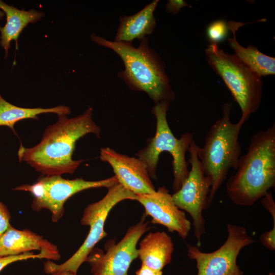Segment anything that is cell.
<instances>
[{"label": "cell", "mask_w": 275, "mask_h": 275, "mask_svg": "<svg viewBox=\"0 0 275 275\" xmlns=\"http://www.w3.org/2000/svg\"><path fill=\"white\" fill-rule=\"evenodd\" d=\"M93 110L89 107L82 114L72 118L66 115H58V121L45 129L38 144L31 148L20 145L18 150L19 161L46 175L73 174L83 161L72 158L76 141L88 133L100 137V128L92 119Z\"/></svg>", "instance_id": "cell-1"}, {"label": "cell", "mask_w": 275, "mask_h": 275, "mask_svg": "<svg viewBox=\"0 0 275 275\" xmlns=\"http://www.w3.org/2000/svg\"><path fill=\"white\" fill-rule=\"evenodd\" d=\"M275 185V124L255 133L238 168L226 184L229 198L250 206Z\"/></svg>", "instance_id": "cell-2"}, {"label": "cell", "mask_w": 275, "mask_h": 275, "mask_svg": "<svg viewBox=\"0 0 275 275\" xmlns=\"http://www.w3.org/2000/svg\"><path fill=\"white\" fill-rule=\"evenodd\" d=\"M91 39L120 57L124 69L118 76L130 88L146 93L155 104L174 99L175 93L166 73V65L156 51L149 47L147 37L141 40L138 47L132 43L112 41L95 34L91 35Z\"/></svg>", "instance_id": "cell-3"}, {"label": "cell", "mask_w": 275, "mask_h": 275, "mask_svg": "<svg viewBox=\"0 0 275 275\" xmlns=\"http://www.w3.org/2000/svg\"><path fill=\"white\" fill-rule=\"evenodd\" d=\"M232 105L224 103L223 116L211 126L206 133L203 146L199 148L198 156L204 173L211 181L210 202L227 178L231 169L237 170L241 153L238 141L243 124L240 119L237 123L230 120Z\"/></svg>", "instance_id": "cell-4"}, {"label": "cell", "mask_w": 275, "mask_h": 275, "mask_svg": "<svg viewBox=\"0 0 275 275\" xmlns=\"http://www.w3.org/2000/svg\"><path fill=\"white\" fill-rule=\"evenodd\" d=\"M205 52L208 64L222 79L239 105L240 119L246 122L260 106L263 86L261 77L216 43L209 44Z\"/></svg>", "instance_id": "cell-5"}, {"label": "cell", "mask_w": 275, "mask_h": 275, "mask_svg": "<svg viewBox=\"0 0 275 275\" xmlns=\"http://www.w3.org/2000/svg\"><path fill=\"white\" fill-rule=\"evenodd\" d=\"M170 103V101H162L155 104L152 110L156 119L155 135L149 139L147 145L136 155L146 165L149 176L155 179L159 156L163 152H169L173 158V188L176 192L188 174L189 163L186 160L185 153L193 140V134L187 132L183 133L179 139L174 136L167 119Z\"/></svg>", "instance_id": "cell-6"}, {"label": "cell", "mask_w": 275, "mask_h": 275, "mask_svg": "<svg viewBox=\"0 0 275 275\" xmlns=\"http://www.w3.org/2000/svg\"><path fill=\"white\" fill-rule=\"evenodd\" d=\"M136 195L124 188L119 182L108 188L105 196L99 201L91 203L85 209L80 223L89 226V233L78 250L63 263L58 264L47 260L44 264L46 273L69 271L76 273L81 264L95 245L107 236L104 225L112 209L119 202L125 200H136Z\"/></svg>", "instance_id": "cell-7"}, {"label": "cell", "mask_w": 275, "mask_h": 275, "mask_svg": "<svg viewBox=\"0 0 275 275\" xmlns=\"http://www.w3.org/2000/svg\"><path fill=\"white\" fill-rule=\"evenodd\" d=\"M118 182L115 175L98 181H87L82 178L66 179L61 175H46L40 177L33 184L17 186L15 190L31 193L34 197L32 208L36 211L48 210L51 220L57 222L64 213L66 201L75 194L85 189L105 187L109 188Z\"/></svg>", "instance_id": "cell-8"}, {"label": "cell", "mask_w": 275, "mask_h": 275, "mask_svg": "<svg viewBox=\"0 0 275 275\" xmlns=\"http://www.w3.org/2000/svg\"><path fill=\"white\" fill-rule=\"evenodd\" d=\"M199 148L193 140L188 149L190 157L188 162L191 165L190 171L180 188L172 195L175 205L188 212L192 218L198 248L201 246L202 235L206 233L202 212L211 204L209 199L211 181L205 176L198 158Z\"/></svg>", "instance_id": "cell-9"}, {"label": "cell", "mask_w": 275, "mask_h": 275, "mask_svg": "<svg viewBox=\"0 0 275 275\" xmlns=\"http://www.w3.org/2000/svg\"><path fill=\"white\" fill-rule=\"evenodd\" d=\"M141 220L128 229L123 238L118 243L110 240L105 244L104 253L99 248H94L86 261L91 266L93 275H128L131 262L139 256L136 245L142 236L150 227Z\"/></svg>", "instance_id": "cell-10"}, {"label": "cell", "mask_w": 275, "mask_h": 275, "mask_svg": "<svg viewBox=\"0 0 275 275\" xmlns=\"http://www.w3.org/2000/svg\"><path fill=\"white\" fill-rule=\"evenodd\" d=\"M227 228L226 241L214 252H202L198 247L187 244L188 257L196 261L197 275L243 274L236 262L238 255L255 240L242 226L229 224Z\"/></svg>", "instance_id": "cell-11"}, {"label": "cell", "mask_w": 275, "mask_h": 275, "mask_svg": "<svg viewBox=\"0 0 275 275\" xmlns=\"http://www.w3.org/2000/svg\"><path fill=\"white\" fill-rule=\"evenodd\" d=\"M136 198L144 207L145 215L151 217L152 224L162 225L170 232H176L183 239L187 237L191 223L164 186L151 193L136 195Z\"/></svg>", "instance_id": "cell-12"}, {"label": "cell", "mask_w": 275, "mask_h": 275, "mask_svg": "<svg viewBox=\"0 0 275 275\" xmlns=\"http://www.w3.org/2000/svg\"><path fill=\"white\" fill-rule=\"evenodd\" d=\"M100 159L111 166L118 182L135 195L156 190L146 165L139 158L129 157L106 147L101 149Z\"/></svg>", "instance_id": "cell-13"}, {"label": "cell", "mask_w": 275, "mask_h": 275, "mask_svg": "<svg viewBox=\"0 0 275 275\" xmlns=\"http://www.w3.org/2000/svg\"><path fill=\"white\" fill-rule=\"evenodd\" d=\"M34 250L45 253L50 260L60 258L56 245L28 229L19 230L10 225L0 237V257L18 255Z\"/></svg>", "instance_id": "cell-14"}, {"label": "cell", "mask_w": 275, "mask_h": 275, "mask_svg": "<svg viewBox=\"0 0 275 275\" xmlns=\"http://www.w3.org/2000/svg\"><path fill=\"white\" fill-rule=\"evenodd\" d=\"M158 3V0L153 1L138 13L121 17L114 41L132 43L152 34L156 26L154 13Z\"/></svg>", "instance_id": "cell-15"}, {"label": "cell", "mask_w": 275, "mask_h": 275, "mask_svg": "<svg viewBox=\"0 0 275 275\" xmlns=\"http://www.w3.org/2000/svg\"><path fill=\"white\" fill-rule=\"evenodd\" d=\"M173 251L172 238L166 232H150L140 242L138 257L142 264L161 271L171 262Z\"/></svg>", "instance_id": "cell-16"}, {"label": "cell", "mask_w": 275, "mask_h": 275, "mask_svg": "<svg viewBox=\"0 0 275 275\" xmlns=\"http://www.w3.org/2000/svg\"><path fill=\"white\" fill-rule=\"evenodd\" d=\"M248 23L232 20L227 23L228 29L233 35V37L228 38L230 47L233 50L234 54L238 59L260 77L274 75V58L263 53L255 46L249 45L245 47L238 42L235 35L236 31L239 28Z\"/></svg>", "instance_id": "cell-17"}, {"label": "cell", "mask_w": 275, "mask_h": 275, "mask_svg": "<svg viewBox=\"0 0 275 275\" xmlns=\"http://www.w3.org/2000/svg\"><path fill=\"white\" fill-rule=\"evenodd\" d=\"M0 9L5 13L7 18L6 24L3 27L0 26V44L5 49L6 59L11 47V42L15 41L18 49V39L24 28L29 23L39 21L44 14L43 12L35 9L19 10L2 1H0Z\"/></svg>", "instance_id": "cell-18"}, {"label": "cell", "mask_w": 275, "mask_h": 275, "mask_svg": "<svg viewBox=\"0 0 275 275\" xmlns=\"http://www.w3.org/2000/svg\"><path fill=\"white\" fill-rule=\"evenodd\" d=\"M70 108L60 105L51 108H24L8 102L0 95V126H6L11 129L14 133L15 123L26 119H38V115L46 113H54L58 115L70 113Z\"/></svg>", "instance_id": "cell-19"}, {"label": "cell", "mask_w": 275, "mask_h": 275, "mask_svg": "<svg viewBox=\"0 0 275 275\" xmlns=\"http://www.w3.org/2000/svg\"><path fill=\"white\" fill-rule=\"evenodd\" d=\"M228 30L227 23L225 20H218L208 26L206 35L211 43L217 44L227 38Z\"/></svg>", "instance_id": "cell-20"}, {"label": "cell", "mask_w": 275, "mask_h": 275, "mask_svg": "<svg viewBox=\"0 0 275 275\" xmlns=\"http://www.w3.org/2000/svg\"><path fill=\"white\" fill-rule=\"evenodd\" d=\"M35 258H45L47 259V260H49V257L47 254L41 252L38 254H34L32 252H30L18 255L0 257V271L6 266L12 263L18 261L25 260Z\"/></svg>", "instance_id": "cell-21"}, {"label": "cell", "mask_w": 275, "mask_h": 275, "mask_svg": "<svg viewBox=\"0 0 275 275\" xmlns=\"http://www.w3.org/2000/svg\"><path fill=\"white\" fill-rule=\"evenodd\" d=\"M10 214L7 207L0 202V237L5 232L11 225Z\"/></svg>", "instance_id": "cell-22"}, {"label": "cell", "mask_w": 275, "mask_h": 275, "mask_svg": "<svg viewBox=\"0 0 275 275\" xmlns=\"http://www.w3.org/2000/svg\"><path fill=\"white\" fill-rule=\"evenodd\" d=\"M262 244L270 251L275 250V227L263 233L260 237Z\"/></svg>", "instance_id": "cell-23"}, {"label": "cell", "mask_w": 275, "mask_h": 275, "mask_svg": "<svg viewBox=\"0 0 275 275\" xmlns=\"http://www.w3.org/2000/svg\"><path fill=\"white\" fill-rule=\"evenodd\" d=\"M261 203L271 214L273 221V225H275V203L270 191L267 192L261 198Z\"/></svg>", "instance_id": "cell-24"}, {"label": "cell", "mask_w": 275, "mask_h": 275, "mask_svg": "<svg viewBox=\"0 0 275 275\" xmlns=\"http://www.w3.org/2000/svg\"><path fill=\"white\" fill-rule=\"evenodd\" d=\"M185 7H191L183 0H169L166 4V10L167 12L176 15L179 12L181 8Z\"/></svg>", "instance_id": "cell-25"}, {"label": "cell", "mask_w": 275, "mask_h": 275, "mask_svg": "<svg viewBox=\"0 0 275 275\" xmlns=\"http://www.w3.org/2000/svg\"><path fill=\"white\" fill-rule=\"evenodd\" d=\"M135 275H162V271L153 269L142 264L141 267L136 271Z\"/></svg>", "instance_id": "cell-26"}, {"label": "cell", "mask_w": 275, "mask_h": 275, "mask_svg": "<svg viewBox=\"0 0 275 275\" xmlns=\"http://www.w3.org/2000/svg\"><path fill=\"white\" fill-rule=\"evenodd\" d=\"M50 275H76V273L69 271H62L53 273Z\"/></svg>", "instance_id": "cell-27"}, {"label": "cell", "mask_w": 275, "mask_h": 275, "mask_svg": "<svg viewBox=\"0 0 275 275\" xmlns=\"http://www.w3.org/2000/svg\"><path fill=\"white\" fill-rule=\"evenodd\" d=\"M5 15V13L0 9V19H2Z\"/></svg>", "instance_id": "cell-28"}, {"label": "cell", "mask_w": 275, "mask_h": 275, "mask_svg": "<svg viewBox=\"0 0 275 275\" xmlns=\"http://www.w3.org/2000/svg\"><path fill=\"white\" fill-rule=\"evenodd\" d=\"M268 275H274L273 272H270Z\"/></svg>", "instance_id": "cell-29"}]
</instances>
